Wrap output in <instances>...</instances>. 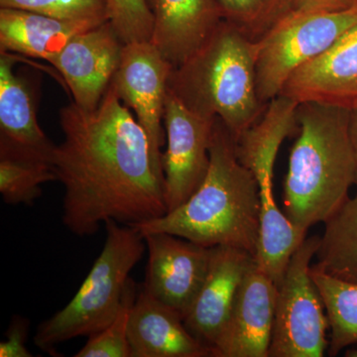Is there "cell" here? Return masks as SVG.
Here are the masks:
<instances>
[{
  "label": "cell",
  "mask_w": 357,
  "mask_h": 357,
  "mask_svg": "<svg viewBox=\"0 0 357 357\" xmlns=\"http://www.w3.org/2000/svg\"><path fill=\"white\" fill-rule=\"evenodd\" d=\"M60 126L64 140L52 164L64 187L63 223L73 234L93 236L110 220L133 227L165 215L146 133L112 89L96 109L66 105Z\"/></svg>",
  "instance_id": "obj_1"
},
{
  "label": "cell",
  "mask_w": 357,
  "mask_h": 357,
  "mask_svg": "<svg viewBox=\"0 0 357 357\" xmlns=\"http://www.w3.org/2000/svg\"><path fill=\"white\" fill-rule=\"evenodd\" d=\"M260 192L255 176L239 161L236 141L215 119L210 166L198 189L165 215L133 225L140 234L167 232L206 248L232 246L256 255Z\"/></svg>",
  "instance_id": "obj_2"
},
{
  "label": "cell",
  "mask_w": 357,
  "mask_h": 357,
  "mask_svg": "<svg viewBox=\"0 0 357 357\" xmlns=\"http://www.w3.org/2000/svg\"><path fill=\"white\" fill-rule=\"evenodd\" d=\"M349 115L351 110L332 105H298L299 136L289 157L282 202L300 229L325 222L349 198L356 182Z\"/></svg>",
  "instance_id": "obj_3"
},
{
  "label": "cell",
  "mask_w": 357,
  "mask_h": 357,
  "mask_svg": "<svg viewBox=\"0 0 357 357\" xmlns=\"http://www.w3.org/2000/svg\"><path fill=\"white\" fill-rule=\"evenodd\" d=\"M256 42L227 21L184 63L174 68L168 89L194 114L218 117L234 140L264 114L256 86Z\"/></svg>",
  "instance_id": "obj_4"
},
{
  "label": "cell",
  "mask_w": 357,
  "mask_h": 357,
  "mask_svg": "<svg viewBox=\"0 0 357 357\" xmlns=\"http://www.w3.org/2000/svg\"><path fill=\"white\" fill-rule=\"evenodd\" d=\"M105 225L107 238L102 252L76 295L37 328L34 344L43 351L55 356L58 344L100 333L121 309L129 274L144 255L146 243L132 225L112 220Z\"/></svg>",
  "instance_id": "obj_5"
},
{
  "label": "cell",
  "mask_w": 357,
  "mask_h": 357,
  "mask_svg": "<svg viewBox=\"0 0 357 357\" xmlns=\"http://www.w3.org/2000/svg\"><path fill=\"white\" fill-rule=\"evenodd\" d=\"M357 25V6L337 13L289 14L256 42V86L265 105L280 95L291 75Z\"/></svg>",
  "instance_id": "obj_6"
},
{
  "label": "cell",
  "mask_w": 357,
  "mask_h": 357,
  "mask_svg": "<svg viewBox=\"0 0 357 357\" xmlns=\"http://www.w3.org/2000/svg\"><path fill=\"white\" fill-rule=\"evenodd\" d=\"M321 236L307 237L278 287L269 357H321L330 328L325 304L311 275Z\"/></svg>",
  "instance_id": "obj_7"
},
{
  "label": "cell",
  "mask_w": 357,
  "mask_h": 357,
  "mask_svg": "<svg viewBox=\"0 0 357 357\" xmlns=\"http://www.w3.org/2000/svg\"><path fill=\"white\" fill-rule=\"evenodd\" d=\"M173 65L151 41L123 45L121 63L109 88L116 93L146 133L155 172L163 182L161 148L165 144L164 110Z\"/></svg>",
  "instance_id": "obj_8"
},
{
  "label": "cell",
  "mask_w": 357,
  "mask_h": 357,
  "mask_svg": "<svg viewBox=\"0 0 357 357\" xmlns=\"http://www.w3.org/2000/svg\"><path fill=\"white\" fill-rule=\"evenodd\" d=\"M215 119L194 114L169 89L167 91L164 110L167 147L161 156L167 213L184 204L206 177Z\"/></svg>",
  "instance_id": "obj_9"
},
{
  "label": "cell",
  "mask_w": 357,
  "mask_h": 357,
  "mask_svg": "<svg viewBox=\"0 0 357 357\" xmlns=\"http://www.w3.org/2000/svg\"><path fill=\"white\" fill-rule=\"evenodd\" d=\"M143 237L148 261L141 289L185 319L208 273L211 248L167 232Z\"/></svg>",
  "instance_id": "obj_10"
},
{
  "label": "cell",
  "mask_w": 357,
  "mask_h": 357,
  "mask_svg": "<svg viewBox=\"0 0 357 357\" xmlns=\"http://www.w3.org/2000/svg\"><path fill=\"white\" fill-rule=\"evenodd\" d=\"M123 45L109 20L73 37L52 60L77 107L93 110L102 102L121 63Z\"/></svg>",
  "instance_id": "obj_11"
},
{
  "label": "cell",
  "mask_w": 357,
  "mask_h": 357,
  "mask_svg": "<svg viewBox=\"0 0 357 357\" xmlns=\"http://www.w3.org/2000/svg\"><path fill=\"white\" fill-rule=\"evenodd\" d=\"M277 293L274 282L255 261L238 289L213 357H269Z\"/></svg>",
  "instance_id": "obj_12"
},
{
  "label": "cell",
  "mask_w": 357,
  "mask_h": 357,
  "mask_svg": "<svg viewBox=\"0 0 357 357\" xmlns=\"http://www.w3.org/2000/svg\"><path fill=\"white\" fill-rule=\"evenodd\" d=\"M279 96L298 103L316 102L349 110L356 107L357 25L298 68Z\"/></svg>",
  "instance_id": "obj_13"
},
{
  "label": "cell",
  "mask_w": 357,
  "mask_h": 357,
  "mask_svg": "<svg viewBox=\"0 0 357 357\" xmlns=\"http://www.w3.org/2000/svg\"><path fill=\"white\" fill-rule=\"evenodd\" d=\"M255 264V255L244 249L211 248L208 273L184 323L187 330L211 351L229 321L244 277Z\"/></svg>",
  "instance_id": "obj_14"
},
{
  "label": "cell",
  "mask_w": 357,
  "mask_h": 357,
  "mask_svg": "<svg viewBox=\"0 0 357 357\" xmlns=\"http://www.w3.org/2000/svg\"><path fill=\"white\" fill-rule=\"evenodd\" d=\"M15 63L0 51V152L52 162L56 145L40 128L35 89Z\"/></svg>",
  "instance_id": "obj_15"
},
{
  "label": "cell",
  "mask_w": 357,
  "mask_h": 357,
  "mask_svg": "<svg viewBox=\"0 0 357 357\" xmlns=\"http://www.w3.org/2000/svg\"><path fill=\"white\" fill-rule=\"evenodd\" d=\"M131 357H213L185 328L184 319L138 286L128 321Z\"/></svg>",
  "instance_id": "obj_16"
},
{
  "label": "cell",
  "mask_w": 357,
  "mask_h": 357,
  "mask_svg": "<svg viewBox=\"0 0 357 357\" xmlns=\"http://www.w3.org/2000/svg\"><path fill=\"white\" fill-rule=\"evenodd\" d=\"M153 16L151 42L178 67L222 20L218 0H146Z\"/></svg>",
  "instance_id": "obj_17"
},
{
  "label": "cell",
  "mask_w": 357,
  "mask_h": 357,
  "mask_svg": "<svg viewBox=\"0 0 357 357\" xmlns=\"http://www.w3.org/2000/svg\"><path fill=\"white\" fill-rule=\"evenodd\" d=\"M102 23L59 20L0 7V51L42 59L50 64L73 37Z\"/></svg>",
  "instance_id": "obj_18"
},
{
  "label": "cell",
  "mask_w": 357,
  "mask_h": 357,
  "mask_svg": "<svg viewBox=\"0 0 357 357\" xmlns=\"http://www.w3.org/2000/svg\"><path fill=\"white\" fill-rule=\"evenodd\" d=\"M299 103L278 96L268 103L264 114L236 140L239 161L257 182L273 178L277 155L283 141L298 129Z\"/></svg>",
  "instance_id": "obj_19"
},
{
  "label": "cell",
  "mask_w": 357,
  "mask_h": 357,
  "mask_svg": "<svg viewBox=\"0 0 357 357\" xmlns=\"http://www.w3.org/2000/svg\"><path fill=\"white\" fill-rule=\"evenodd\" d=\"M260 229L255 261L257 267L280 286L289 262L307 238V230L294 225L275 199L273 184L259 187Z\"/></svg>",
  "instance_id": "obj_20"
},
{
  "label": "cell",
  "mask_w": 357,
  "mask_h": 357,
  "mask_svg": "<svg viewBox=\"0 0 357 357\" xmlns=\"http://www.w3.org/2000/svg\"><path fill=\"white\" fill-rule=\"evenodd\" d=\"M312 269L357 284V195L326 218Z\"/></svg>",
  "instance_id": "obj_21"
},
{
  "label": "cell",
  "mask_w": 357,
  "mask_h": 357,
  "mask_svg": "<svg viewBox=\"0 0 357 357\" xmlns=\"http://www.w3.org/2000/svg\"><path fill=\"white\" fill-rule=\"evenodd\" d=\"M311 275L323 298L330 325L328 354L337 356L357 344V284L338 280L312 267Z\"/></svg>",
  "instance_id": "obj_22"
},
{
  "label": "cell",
  "mask_w": 357,
  "mask_h": 357,
  "mask_svg": "<svg viewBox=\"0 0 357 357\" xmlns=\"http://www.w3.org/2000/svg\"><path fill=\"white\" fill-rule=\"evenodd\" d=\"M57 181L46 160L0 153V194L7 204L32 206L42 196V185Z\"/></svg>",
  "instance_id": "obj_23"
},
{
  "label": "cell",
  "mask_w": 357,
  "mask_h": 357,
  "mask_svg": "<svg viewBox=\"0 0 357 357\" xmlns=\"http://www.w3.org/2000/svg\"><path fill=\"white\" fill-rule=\"evenodd\" d=\"M222 20L246 38L259 41L292 13L293 0H218Z\"/></svg>",
  "instance_id": "obj_24"
},
{
  "label": "cell",
  "mask_w": 357,
  "mask_h": 357,
  "mask_svg": "<svg viewBox=\"0 0 357 357\" xmlns=\"http://www.w3.org/2000/svg\"><path fill=\"white\" fill-rule=\"evenodd\" d=\"M138 293V286L129 279L121 309L107 328L89 337L76 357H131L128 340V321L131 307Z\"/></svg>",
  "instance_id": "obj_25"
},
{
  "label": "cell",
  "mask_w": 357,
  "mask_h": 357,
  "mask_svg": "<svg viewBox=\"0 0 357 357\" xmlns=\"http://www.w3.org/2000/svg\"><path fill=\"white\" fill-rule=\"evenodd\" d=\"M0 7L23 9L64 20H109L107 0H0Z\"/></svg>",
  "instance_id": "obj_26"
},
{
  "label": "cell",
  "mask_w": 357,
  "mask_h": 357,
  "mask_svg": "<svg viewBox=\"0 0 357 357\" xmlns=\"http://www.w3.org/2000/svg\"><path fill=\"white\" fill-rule=\"evenodd\" d=\"M109 21L124 44L151 41L153 16L146 0H107Z\"/></svg>",
  "instance_id": "obj_27"
},
{
  "label": "cell",
  "mask_w": 357,
  "mask_h": 357,
  "mask_svg": "<svg viewBox=\"0 0 357 357\" xmlns=\"http://www.w3.org/2000/svg\"><path fill=\"white\" fill-rule=\"evenodd\" d=\"M29 319L20 314H14L6 333V340L0 342L1 357H32L26 347L29 333Z\"/></svg>",
  "instance_id": "obj_28"
},
{
  "label": "cell",
  "mask_w": 357,
  "mask_h": 357,
  "mask_svg": "<svg viewBox=\"0 0 357 357\" xmlns=\"http://www.w3.org/2000/svg\"><path fill=\"white\" fill-rule=\"evenodd\" d=\"M357 6V0H293V9L304 13H337Z\"/></svg>",
  "instance_id": "obj_29"
},
{
  "label": "cell",
  "mask_w": 357,
  "mask_h": 357,
  "mask_svg": "<svg viewBox=\"0 0 357 357\" xmlns=\"http://www.w3.org/2000/svg\"><path fill=\"white\" fill-rule=\"evenodd\" d=\"M349 137H351L352 152L356 162V182L357 187V107L351 110L349 115Z\"/></svg>",
  "instance_id": "obj_30"
},
{
  "label": "cell",
  "mask_w": 357,
  "mask_h": 357,
  "mask_svg": "<svg viewBox=\"0 0 357 357\" xmlns=\"http://www.w3.org/2000/svg\"><path fill=\"white\" fill-rule=\"evenodd\" d=\"M344 356L347 357H357V349H347L344 352Z\"/></svg>",
  "instance_id": "obj_31"
}]
</instances>
